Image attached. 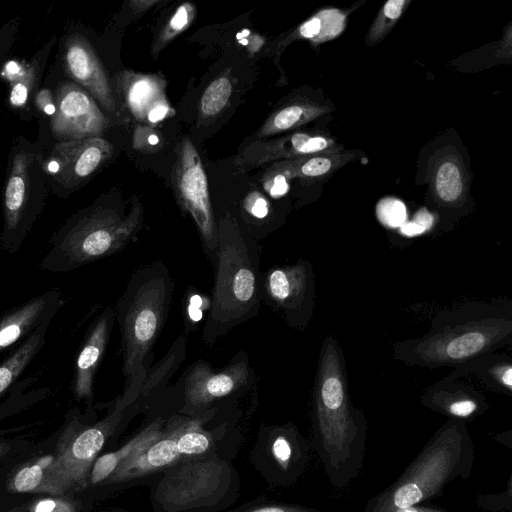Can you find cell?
<instances>
[{
	"mask_svg": "<svg viewBox=\"0 0 512 512\" xmlns=\"http://www.w3.org/2000/svg\"><path fill=\"white\" fill-rule=\"evenodd\" d=\"M174 110L170 107L166 98L155 102L146 114V121L156 124L173 114Z\"/></svg>",
	"mask_w": 512,
	"mask_h": 512,
	"instance_id": "cell-38",
	"label": "cell"
},
{
	"mask_svg": "<svg viewBox=\"0 0 512 512\" xmlns=\"http://www.w3.org/2000/svg\"><path fill=\"white\" fill-rule=\"evenodd\" d=\"M32 155L20 151L14 155L4 193V225L0 244L7 253H16L32 226L34 212L29 206L28 176Z\"/></svg>",
	"mask_w": 512,
	"mask_h": 512,
	"instance_id": "cell-12",
	"label": "cell"
},
{
	"mask_svg": "<svg viewBox=\"0 0 512 512\" xmlns=\"http://www.w3.org/2000/svg\"><path fill=\"white\" fill-rule=\"evenodd\" d=\"M232 90V80L227 73L214 79L201 96L199 120L204 122L219 115L227 106Z\"/></svg>",
	"mask_w": 512,
	"mask_h": 512,
	"instance_id": "cell-26",
	"label": "cell"
},
{
	"mask_svg": "<svg viewBox=\"0 0 512 512\" xmlns=\"http://www.w3.org/2000/svg\"><path fill=\"white\" fill-rule=\"evenodd\" d=\"M215 277L203 340L213 344L257 315L261 298L260 248L230 212L217 220Z\"/></svg>",
	"mask_w": 512,
	"mask_h": 512,
	"instance_id": "cell-1",
	"label": "cell"
},
{
	"mask_svg": "<svg viewBox=\"0 0 512 512\" xmlns=\"http://www.w3.org/2000/svg\"><path fill=\"white\" fill-rule=\"evenodd\" d=\"M353 158L351 152H332L287 159L272 163L267 169L283 174L288 180H319L333 173Z\"/></svg>",
	"mask_w": 512,
	"mask_h": 512,
	"instance_id": "cell-22",
	"label": "cell"
},
{
	"mask_svg": "<svg viewBox=\"0 0 512 512\" xmlns=\"http://www.w3.org/2000/svg\"><path fill=\"white\" fill-rule=\"evenodd\" d=\"M476 504L479 508L486 511L492 512H511L512 510V480L511 478L507 482V488L505 491L488 494L478 495L476 497Z\"/></svg>",
	"mask_w": 512,
	"mask_h": 512,
	"instance_id": "cell-31",
	"label": "cell"
},
{
	"mask_svg": "<svg viewBox=\"0 0 512 512\" xmlns=\"http://www.w3.org/2000/svg\"><path fill=\"white\" fill-rule=\"evenodd\" d=\"M223 512H322L315 508L296 503H287L277 500L258 497L244 502L236 507H231Z\"/></svg>",
	"mask_w": 512,
	"mask_h": 512,
	"instance_id": "cell-29",
	"label": "cell"
},
{
	"mask_svg": "<svg viewBox=\"0 0 512 512\" xmlns=\"http://www.w3.org/2000/svg\"><path fill=\"white\" fill-rule=\"evenodd\" d=\"M113 153L102 137L61 141L55 144L44 169L61 184L71 187L92 175Z\"/></svg>",
	"mask_w": 512,
	"mask_h": 512,
	"instance_id": "cell-14",
	"label": "cell"
},
{
	"mask_svg": "<svg viewBox=\"0 0 512 512\" xmlns=\"http://www.w3.org/2000/svg\"><path fill=\"white\" fill-rule=\"evenodd\" d=\"M501 381L503 384L508 388L511 389L512 386V369L510 366H508L506 369H504L501 373Z\"/></svg>",
	"mask_w": 512,
	"mask_h": 512,
	"instance_id": "cell-44",
	"label": "cell"
},
{
	"mask_svg": "<svg viewBox=\"0 0 512 512\" xmlns=\"http://www.w3.org/2000/svg\"><path fill=\"white\" fill-rule=\"evenodd\" d=\"M264 190L273 198L285 195L289 190V180L281 173L266 169L263 173Z\"/></svg>",
	"mask_w": 512,
	"mask_h": 512,
	"instance_id": "cell-36",
	"label": "cell"
},
{
	"mask_svg": "<svg viewBox=\"0 0 512 512\" xmlns=\"http://www.w3.org/2000/svg\"><path fill=\"white\" fill-rule=\"evenodd\" d=\"M171 180L179 205L193 218L203 251L214 265L218 243L217 220L201 158L188 138H183L177 145Z\"/></svg>",
	"mask_w": 512,
	"mask_h": 512,
	"instance_id": "cell-9",
	"label": "cell"
},
{
	"mask_svg": "<svg viewBox=\"0 0 512 512\" xmlns=\"http://www.w3.org/2000/svg\"><path fill=\"white\" fill-rule=\"evenodd\" d=\"M218 410L190 417L174 414L167 417L164 433L135 457L124 462L99 487L119 490L151 479L165 469L182 461L224 455L235 458L241 433L235 422L216 421Z\"/></svg>",
	"mask_w": 512,
	"mask_h": 512,
	"instance_id": "cell-2",
	"label": "cell"
},
{
	"mask_svg": "<svg viewBox=\"0 0 512 512\" xmlns=\"http://www.w3.org/2000/svg\"><path fill=\"white\" fill-rule=\"evenodd\" d=\"M474 458L473 442L464 423L450 419L403 473L367 502L363 512H391L439 497L450 482L470 477Z\"/></svg>",
	"mask_w": 512,
	"mask_h": 512,
	"instance_id": "cell-3",
	"label": "cell"
},
{
	"mask_svg": "<svg viewBox=\"0 0 512 512\" xmlns=\"http://www.w3.org/2000/svg\"><path fill=\"white\" fill-rule=\"evenodd\" d=\"M391 512H449L444 508L438 507V506H431V505H412L404 508H397L392 510Z\"/></svg>",
	"mask_w": 512,
	"mask_h": 512,
	"instance_id": "cell-40",
	"label": "cell"
},
{
	"mask_svg": "<svg viewBox=\"0 0 512 512\" xmlns=\"http://www.w3.org/2000/svg\"><path fill=\"white\" fill-rule=\"evenodd\" d=\"M310 444L292 423L261 425L249 460L261 478L273 487L295 485L305 473Z\"/></svg>",
	"mask_w": 512,
	"mask_h": 512,
	"instance_id": "cell-8",
	"label": "cell"
},
{
	"mask_svg": "<svg viewBox=\"0 0 512 512\" xmlns=\"http://www.w3.org/2000/svg\"><path fill=\"white\" fill-rule=\"evenodd\" d=\"M340 149L334 140L324 135L295 132L271 140L251 142L237 154L233 165L237 171L244 172L269 162L339 152Z\"/></svg>",
	"mask_w": 512,
	"mask_h": 512,
	"instance_id": "cell-13",
	"label": "cell"
},
{
	"mask_svg": "<svg viewBox=\"0 0 512 512\" xmlns=\"http://www.w3.org/2000/svg\"><path fill=\"white\" fill-rule=\"evenodd\" d=\"M10 447L7 443L0 441V458L6 455L9 451Z\"/></svg>",
	"mask_w": 512,
	"mask_h": 512,
	"instance_id": "cell-45",
	"label": "cell"
},
{
	"mask_svg": "<svg viewBox=\"0 0 512 512\" xmlns=\"http://www.w3.org/2000/svg\"><path fill=\"white\" fill-rule=\"evenodd\" d=\"M109 512H135V511L126 510V509H114V510H111Z\"/></svg>",
	"mask_w": 512,
	"mask_h": 512,
	"instance_id": "cell-46",
	"label": "cell"
},
{
	"mask_svg": "<svg viewBox=\"0 0 512 512\" xmlns=\"http://www.w3.org/2000/svg\"><path fill=\"white\" fill-rule=\"evenodd\" d=\"M253 380L254 373L243 351L219 370L199 361L189 368L184 378L178 414L194 417L218 410L221 401L238 396L252 386Z\"/></svg>",
	"mask_w": 512,
	"mask_h": 512,
	"instance_id": "cell-10",
	"label": "cell"
},
{
	"mask_svg": "<svg viewBox=\"0 0 512 512\" xmlns=\"http://www.w3.org/2000/svg\"><path fill=\"white\" fill-rule=\"evenodd\" d=\"M166 421L167 417H155L120 448L98 456L89 473L88 487L100 486L124 462L155 442L164 433Z\"/></svg>",
	"mask_w": 512,
	"mask_h": 512,
	"instance_id": "cell-18",
	"label": "cell"
},
{
	"mask_svg": "<svg viewBox=\"0 0 512 512\" xmlns=\"http://www.w3.org/2000/svg\"><path fill=\"white\" fill-rule=\"evenodd\" d=\"M323 34V21L321 13L318 12L313 17L302 23L297 30L286 40L304 38L309 39L314 43L322 42Z\"/></svg>",
	"mask_w": 512,
	"mask_h": 512,
	"instance_id": "cell-34",
	"label": "cell"
},
{
	"mask_svg": "<svg viewBox=\"0 0 512 512\" xmlns=\"http://www.w3.org/2000/svg\"><path fill=\"white\" fill-rule=\"evenodd\" d=\"M426 230L413 221H406L400 226V232L408 237H413L424 233Z\"/></svg>",
	"mask_w": 512,
	"mask_h": 512,
	"instance_id": "cell-42",
	"label": "cell"
},
{
	"mask_svg": "<svg viewBox=\"0 0 512 512\" xmlns=\"http://www.w3.org/2000/svg\"><path fill=\"white\" fill-rule=\"evenodd\" d=\"M58 311L49 314L21 344L0 363V397L20 378L46 343L51 321Z\"/></svg>",
	"mask_w": 512,
	"mask_h": 512,
	"instance_id": "cell-21",
	"label": "cell"
},
{
	"mask_svg": "<svg viewBox=\"0 0 512 512\" xmlns=\"http://www.w3.org/2000/svg\"><path fill=\"white\" fill-rule=\"evenodd\" d=\"M32 512H78L74 503L60 498H42L34 503Z\"/></svg>",
	"mask_w": 512,
	"mask_h": 512,
	"instance_id": "cell-37",
	"label": "cell"
},
{
	"mask_svg": "<svg viewBox=\"0 0 512 512\" xmlns=\"http://www.w3.org/2000/svg\"><path fill=\"white\" fill-rule=\"evenodd\" d=\"M376 214L380 222L389 228H398L407 220L405 204L393 197L381 199L376 206Z\"/></svg>",
	"mask_w": 512,
	"mask_h": 512,
	"instance_id": "cell-30",
	"label": "cell"
},
{
	"mask_svg": "<svg viewBox=\"0 0 512 512\" xmlns=\"http://www.w3.org/2000/svg\"><path fill=\"white\" fill-rule=\"evenodd\" d=\"M328 111V106L314 102H300L285 106L273 113L263 123L255 137L259 140L260 138L299 128Z\"/></svg>",
	"mask_w": 512,
	"mask_h": 512,
	"instance_id": "cell-24",
	"label": "cell"
},
{
	"mask_svg": "<svg viewBox=\"0 0 512 512\" xmlns=\"http://www.w3.org/2000/svg\"><path fill=\"white\" fill-rule=\"evenodd\" d=\"M195 15L196 8L192 3L180 4L159 31L152 46V54L156 56L175 37L185 31L195 19Z\"/></svg>",
	"mask_w": 512,
	"mask_h": 512,
	"instance_id": "cell-27",
	"label": "cell"
},
{
	"mask_svg": "<svg viewBox=\"0 0 512 512\" xmlns=\"http://www.w3.org/2000/svg\"><path fill=\"white\" fill-rule=\"evenodd\" d=\"M36 81V68L30 66L14 80L10 92V102L14 106H22L26 103Z\"/></svg>",
	"mask_w": 512,
	"mask_h": 512,
	"instance_id": "cell-32",
	"label": "cell"
},
{
	"mask_svg": "<svg viewBox=\"0 0 512 512\" xmlns=\"http://www.w3.org/2000/svg\"><path fill=\"white\" fill-rule=\"evenodd\" d=\"M173 289L166 265L153 261L134 271L114 308L126 386L147 372L144 363L164 327Z\"/></svg>",
	"mask_w": 512,
	"mask_h": 512,
	"instance_id": "cell-5",
	"label": "cell"
},
{
	"mask_svg": "<svg viewBox=\"0 0 512 512\" xmlns=\"http://www.w3.org/2000/svg\"><path fill=\"white\" fill-rule=\"evenodd\" d=\"M431 183L436 197L444 203H455L463 198L464 168L454 153H445L436 160Z\"/></svg>",
	"mask_w": 512,
	"mask_h": 512,
	"instance_id": "cell-25",
	"label": "cell"
},
{
	"mask_svg": "<svg viewBox=\"0 0 512 512\" xmlns=\"http://www.w3.org/2000/svg\"><path fill=\"white\" fill-rule=\"evenodd\" d=\"M54 462L55 455H46L24 464L11 476L8 489L17 493L62 495L64 490L53 473Z\"/></svg>",
	"mask_w": 512,
	"mask_h": 512,
	"instance_id": "cell-23",
	"label": "cell"
},
{
	"mask_svg": "<svg viewBox=\"0 0 512 512\" xmlns=\"http://www.w3.org/2000/svg\"><path fill=\"white\" fill-rule=\"evenodd\" d=\"M158 3V0H133L130 2V6L135 13H142Z\"/></svg>",
	"mask_w": 512,
	"mask_h": 512,
	"instance_id": "cell-43",
	"label": "cell"
},
{
	"mask_svg": "<svg viewBox=\"0 0 512 512\" xmlns=\"http://www.w3.org/2000/svg\"><path fill=\"white\" fill-rule=\"evenodd\" d=\"M63 304L59 289H50L9 310L0 318V353L25 340Z\"/></svg>",
	"mask_w": 512,
	"mask_h": 512,
	"instance_id": "cell-17",
	"label": "cell"
},
{
	"mask_svg": "<svg viewBox=\"0 0 512 512\" xmlns=\"http://www.w3.org/2000/svg\"><path fill=\"white\" fill-rule=\"evenodd\" d=\"M407 4L406 0L387 1L367 35V44L372 45L379 42L400 18Z\"/></svg>",
	"mask_w": 512,
	"mask_h": 512,
	"instance_id": "cell-28",
	"label": "cell"
},
{
	"mask_svg": "<svg viewBox=\"0 0 512 512\" xmlns=\"http://www.w3.org/2000/svg\"><path fill=\"white\" fill-rule=\"evenodd\" d=\"M143 223V207L134 199L128 214L94 205L73 215L50 238L39 269L66 273L120 252Z\"/></svg>",
	"mask_w": 512,
	"mask_h": 512,
	"instance_id": "cell-4",
	"label": "cell"
},
{
	"mask_svg": "<svg viewBox=\"0 0 512 512\" xmlns=\"http://www.w3.org/2000/svg\"><path fill=\"white\" fill-rule=\"evenodd\" d=\"M35 103L39 111L51 116L55 113V101L49 90L43 89L39 91L36 95Z\"/></svg>",
	"mask_w": 512,
	"mask_h": 512,
	"instance_id": "cell-39",
	"label": "cell"
},
{
	"mask_svg": "<svg viewBox=\"0 0 512 512\" xmlns=\"http://www.w3.org/2000/svg\"><path fill=\"white\" fill-rule=\"evenodd\" d=\"M302 290L300 267L272 268L261 276V298L286 313L295 309Z\"/></svg>",
	"mask_w": 512,
	"mask_h": 512,
	"instance_id": "cell-20",
	"label": "cell"
},
{
	"mask_svg": "<svg viewBox=\"0 0 512 512\" xmlns=\"http://www.w3.org/2000/svg\"><path fill=\"white\" fill-rule=\"evenodd\" d=\"M64 66L70 77L106 111L114 113L116 103L107 73L90 43L74 35L66 43Z\"/></svg>",
	"mask_w": 512,
	"mask_h": 512,
	"instance_id": "cell-16",
	"label": "cell"
},
{
	"mask_svg": "<svg viewBox=\"0 0 512 512\" xmlns=\"http://www.w3.org/2000/svg\"><path fill=\"white\" fill-rule=\"evenodd\" d=\"M117 90L130 113L137 120L145 121L149 108L165 98V80L156 74L125 70L117 77Z\"/></svg>",
	"mask_w": 512,
	"mask_h": 512,
	"instance_id": "cell-19",
	"label": "cell"
},
{
	"mask_svg": "<svg viewBox=\"0 0 512 512\" xmlns=\"http://www.w3.org/2000/svg\"><path fill=\"white\" fill-rule=\"evenodd\" d=\"M413 222L422 226L426 231L432 227L433 216L426 208H421L414 216Z\"/></svg>",
	"mask_w": 512,
	"mask_h": 512,
	"instance_id": "cell-41",
	"label": "cell"
},
{
	"mask_svg": "<svg viewBox=\"0 0 512 512\" xmlns=\"http://www.w3.org/2000/svg\"><path fill=\"white\" fill-rule=\"evenodd\" d=\"M115 322V309L106 307L90 325L74 366L72 391L79 402L83 401L92 409L93 382L96 371L103 359Z\"/></svg>",
	"mask_w": 512,
	"mask_h": 512,
	"instance_id": "cell-15",
	"label": "cell"
},
{
	"mask_svg": "<svg viewBox=\"0 0 512 512\" xmlns=\"http://www.w3.org/2000/svg\"><path fill=\"white\" fill-rule=\"evenodd\" d=\"M55 106L50 126L61 141L99 137L109 126L95 99L77 83L60 84Z\"/></svg>",
	"mask_w": 512,
	"mask_h": 512,
	"instance_id": "cell-11",
	"label": "cell"
},
{
	"mask_svg": "<svg viewBox=\"0 0 512 512\" xmlns=\"http://www.w3.org/2000/svg\"><path fill=\"white\" fill-rule=\"evenodd\" d=\"M313 446L329 482L343 489L354 480L364 462L367 425L346 397L336 372H325L316 397Z\"/></svg>",
	"mask_w": 512,
	"mask_h": 512,
	"instance_id": "cell-6",
	"label": "cell"
},
{
	"mask_svg": "<svg viewBox=\"0 0 512 512\" xmlns=\"http://www.w3.org/2000/svg\"><path fill=\"white\" fill-rule=\"evenodd\" d=\"M244 210L256 220H264L270 212V204L258 191L250 192L243 201Z\"/></svg>",
	"mask_w": 512,
	"mask_h": 512,
	"instance_id": "cell-35",
	"label": "cell"
},
{
	"mask_svg": "<svg viewBox=\"0 0 512 512\" xmlns=\"http://www.w3.org/2000/svg\"><path fill=\"white\" fill-rule=\"evenodd\" d=\"M159 132L147 126L136 127L133 134V146L143 152H155L162 146Z\"/></svg>",
	"mask_w": 512,
	"mask_h": 512,
	"instance_id": "cell-33",
	"label": "cell"
},
{
	"mask_svg": "<svg viewBox=\"0 0 512 512\" xmlns=\"http://www.w3.org/2000/svg\"><path fill=\"white\" fill-rule=\"evenodd\" d=\"M149 487L152 512H223L238 500L241 480L233 458L209 455L165 469Z\"/></svg>",
	"mask_w": 512,
	"mask_h": 512,
	"instance_id": "cell-7",
	"label": "cell"
}]
</instances>
